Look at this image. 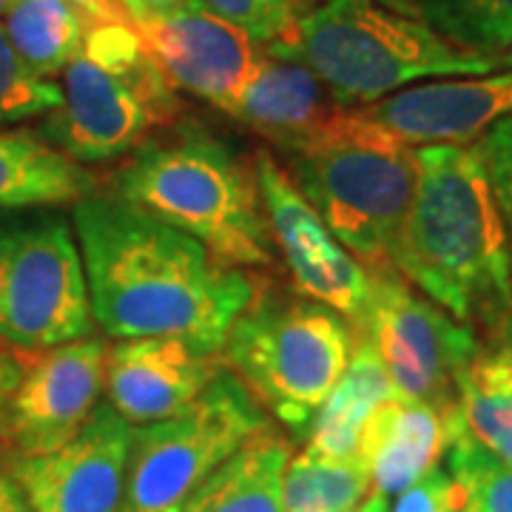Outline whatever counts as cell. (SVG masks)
<instances>
[{
  "label": "cell",
  "instance_id": "36",
  "mask_svg": "<svg viewBox=\"0 0 512 512\" xmlns=\"http://www.w3.org/2000/svg\"><path fill=\"white\" fill-rule=\"evenodd\" d=\"M498 345H504V348L512 350V316L504 322V328L498 330V339H495Z\"/></svg>",
  "mask_w": 512,
  "mask_h": 512
},
{
  "label": "cell",
  "instance_id": "21",
  "mask_svg": "<svg viewBox=\"0 0 512 512\" xmlns=\"http://www.w3.org/2000/svg\"><path fill=\"white\" fill-rule=\"evenodd\" d=\"M288 444L268 427L214 470L180 512H285L282 476Z\"/></svg>",
  "mask_w": 512,
  "mask_h": 512
},
{
  "label": "cell",
  "instance_id": "34",
  "mask_svg": "<svg viewBox=\"0 0 512 512\" xmlns=\"http://www.w3.org/2000/svg\"><path fill=\"white\" fill-rule=\"evenodd\" d=\"M0 512H35L18 478L0 467Z\"/></svg>",
  "mask_w": 512,
  "mask_h": 512
},
{
  "label": "cell",
  "instance_id": "26",
  "mask_svg": "<svg viewBox=\"0 0 512 512\" xmlns=\"http://www.w3.org/2000/svg\"><path fill=\"white\" fill-rule=\"evenodd\" d=\"M447 421V473L461 490V512H512V467L481 447L458 421L456 404Z\"/></svg>",
  "mask_w": 512,
  "mask_h": 512
},
{
  "label": "cell",
  "instance_id": "11",
  "mask_svg": "<svg viewBox=\"0 0 512 512\" xmlns=\"http://www.w3.org/2000/svg\"><path fill=\"white\" fill-rule=\"evenodd\" d=\"M251 168L259 185L274 248L282 251L296 291L328 305L330 311L356 325L365 308L373 276L330 234L316 208L305 200V194L296 188L285 165H279L271 151L265 148L256 151Z\"/></svg>",
  "mask_w": 512,
  "mask_h": 512
},
{
  "label": "cell",
  "instance_id": "28",
  "mask_svg": "<svg viewBox=\"0 0 512 512\" xmlns=\"http://www.w3.org/2000/svg\"><path fill=\"white\" fill-rule=\"evenodd\" d=\"M60 100V86L32 72L0 26V126L49 117L60 106Z\"/></svg>",
  "mask_w": 512,
  "mask_h": 512
},
{
  "label": "cell",
  "instance_id": "8",
  "mask_svg": "<svg viewBox=\"0 0 512 512\" xmlns=\"http://www.w3.org/2000/svg\"><path fill=\"white\" fill-rule=\"evenodd\" d=\"M262 430V404L222 367L177 416L134 430L117 512H180L202 481Z\"/></svg>",
  "mask_w": 512,
  "mask_h": 512
},
{
  "label": "cell",
  "instance_id": "25",
  "mask_svg": "<svg viewBox=\"0 0 512 512\" xmlns=\"http://www.w3.org/2000/svg\"><path fill=\"white\" fill-rule=\"evenodd\" d=\"M370 473L362 458H322L302 453L282 476L285 512H350L370 495Z\"/></svg>",
  "mask_w": 512,
  "mask_h": 512
},
{
  "label": "cell",
  "instance_id": "24",
  "mask_svg": "<svg viewBox=\"0 0 512 512\" xmlns=\"http://www.w3.org/2000/svg\"><path fill=\"white\" fill-rule=\"evenodd\" d=\"M458 49L498 57L512 46V0H379Z\"/></svg>",
  "mask_w": 512,
  "mask_h": 512
},
{
  "label": "cell",
  "instance_id": "6",
  "mask_svg": "<svg viewBox=\"0 0 512 512\" xmlns=\"http://www.w3.org/2000/svg\"><path fill=\"white\" fill-rule=\"evenodd\" d=\"M282 157L296 188L342 248L370 271H390L416 188L413 148L342 109L328 131Z\"/></svg>",
  "mask_w": 512,
  "mask_h": 512
},
{
  "label": "cell",
  "instance_id": "1",
  "mask_svg": "<svg viewBox=\"0 0 512 512\" xmlns=\"http://www.w3.org/2000/svg\"><path fill=\"white\" fill-rule=\"evenodd\" d=\"M94 322L114 339H180L220 356L256 282L200 239L114 191L74 202Z\"/></svg>",
  "mask_w": 512,
  "mask_h": 512
},
{
  "label": "cell",
  "instance_id": "22",
  "mask_svg": "<svg viewBox=\"0 0 512 512\" xmlns=\"http://www.w3.org/2000/svg\"><path fill=\"white\" fill-rule=\"evenodd\" d=\"M89 23L69 0H12L3 29L23 63L52 80L83 52Z\"/></svg>",
  "mask_w": 512,
  "mask_h": 512
},
{
  "label": "cell",
  "instance_id": "2",
  "mask_svg": "<svg viewBox=\"0 0 512 512\" xmlns=\"http://www.w3.org/2000/svg\"><path fill=\"white\" fill-rule=\"evenodd\" d=\"M416 188L393 268L467 328L493 333L512 316V262L493 185L476 146H419Z\"/></svg>",
  "mask_w": 512,
  "mask_h": 512
},
{
  "label": "cell",
  "instance_id": "39",
  "mask_svg": "<svg viewBox=\"0 0 512 512\" xmlns=\"http://www.w3.org/2000/svg\"><path fill=\"white\" fill-rule=\"evenodd\" d=\"M510 467H512V464H510Z\"/></svg>",
  "mask_w": 512,
  "mask_h": 512
},
{
  "label": "cell",
  "instance_id": "32",
  "mask_svg": "<svg viewBox=\"0 0 512 512\" xmlns=\"http://www.w3.org/2000/svg\"><path fill=\"white\" fill-rule=\"evenodd\" d=\"M92 23H131L123 0H69Z\"/></svg>",
  "mask_w": 512,
  "mask_h": 512
},
{
  "label": "cell",
  "instance_id": "9",
  "mask_svg": "<svg viewBox=\"0 0 512 512\" xmlns=\"http://www.w3.org/2000/svg\"><path fill=\"white\" fill-rule=\"evenodd\" d=\"M94 330L83 259L60 217L0 222V342L40 353Z\"/></svg>",
  "mask_w": 512,
  "mask_h": 512
},
{
  "label": "cell",
  "instance_id": "37",
  "mask_svg": "<svg viewBox=\"0 0 512 512\" xmlns=\"http://www.w3.org/2000/svg\"><path fill=\"white\" fill-rule=\"evenodd\" d=\"M501 69L512 72V46H510V52H504V55H501Z\"/></svg>",
  "mask_w": 512,
  "mask_h": 512
},
{
  "label": "cell",
  "instance_id": "31",
  "mask_svg": "<svg viewBox=\"0 0 512 512\" xmlns=\"http://www.w3.org/2000/svg\"><path fill=\"white\" fill-rule=\"evenodd\" d=\"M23 356L12 345L0 342V439H3V430H6V416H9V404L12 396L18 390L20 379H23Z\"/></svg>",
  "mask_w": 512,
  "mask_h": 512
},
{
  "label": "cell",
  "instance_id": "33",
  "mask_svg": "<svg viewBox=\"0 0 512 512\" xmlns=\"http://www.w3.org/2000/svg\"><path fill=\"white\" fill-rule=\"evenodd\" d=\"M183 3L185 0H123L128 18H131L134 26H137V23H146V20L163 18L168 12L180 9Z\"/></svg>",
  "mask_w": 512,
  "mask_h": 512
},
{
  "label": "cell",
  "instance_id": "13",
  "mask_svg": "<svg viewBox=\"0 0 512 512\" xmlns=\"http://www.w3.org/2000/svg\"><path fill=\"white\" fill-rule=\"evenodd\" d=\"M134 427L111 404L46 456L15 458L12 476L35 512H117L126 487Z\"/></svg>",
  "mask_w": 512,
  "mask_h": 512
},
{
  "label": "cell",
  "instance_id": "29",
  "mask_svg": "<svg viewBox=\"0 0 512 512\" xmlns=\"http://www.w3.org/2000/svg\"><path fill=\"white\" fill-rule=\"evenodd\" d=\"M476 151L493 185L495 205L504 222L512 262V117L495 123L487 134H481L476 140Z\"/></svg>",
  "mask_w": 512,
  "mask_h": 512
},
{
  "label": "cell",
  "instance_id": "10",
  "mask_svg": "<svg viewBox=\"0 0 512 512\" xmlns=\"http://www.w3.org/2000/svg\"><path fill=\"white\" fill-rule=\"evenodd\" d=\"M356 333L393 382L396 396L450 410L456 379L481 350L478 333L410 288L404 276L376 271Z\"/></svg>",
  "mask_w": 512,
  "mask_h": 512
},
{
  "label": "cell",
  "instance_id": "17",
  "mask_svg": "<svg viewBox=\"0 0 512 512\" xmlns=\"http://www.w3.org/2000/svg\"><path fill=\"white\" fill-rule=\"evenodd\" d=\"M225 114L288 154L328 131L342 106L302 60L262 52Z\"/></svg>",
  "mask_w": 512,
  "mask_h": 512
},
{
  "label": "cell",
  "instance_id": "15",
  "mask_svg": "<svg viewBox=\"0 0 512 512\" xmlns=\"http://www.w3.org/2000/svg\"><path fill=\"white\" fill-rule=\"evenodd\" d=\"M137 32L174 89L220 111L231 106L259 57L251 37L197 0H185L163 18L137 23Z\"/></svg>",
  "mask_w": 512,
  "mask_h": 512
},
{
  "label": "cell",
  "instance_id": "27",
  "mask_svg": "<svg viewBox=\"0 0 512 512\" xmlns=\"http://www.w3.org/2000/svg\"><path fill=\"white\" fill-rule=\"evenodd\" d=\"M211 15L242 29L262 49L291 46L299 20L319 0H197Z\"/></svg>",
  "mask_w": 512,
  "mask_h": 512
},
{
  "label": "cell",
  "instance_id": "7",
  "mask_svg": "<svg viewBox=\"0 0 512 512\" xmlns=\"http://www.w3.org/2000/svg\"><path fill=\"white\" fill-rule=\"evenodd\" d=\"M225 362L259 404L293 433H308L353 356V330L328 305L259 291L225 342Z\"/></svg>",
  "mask_w": 512,
  "mask_h": 512
},
{
  "label": "cell",
  "instance_id": "20",
  "mask_svg": "<svg viewBox=\"0 0 512 512\" xmlns=\"http://www.w3.org/2000/svg\"><path fill=\"white\" fill-rule=\"evenodd\" d=\"M390 396H396V390L382 359L365 339H359L345 373L333 384L313 419L305 453L322 458H359V441L367 419Z\"/></svg>",
  "mask_w": 512,
  "mask_h": 512
},
{
  "label": "cell",
  "instance_id": "12",
  "mask_svg": "<svg viewBox=\"0 0 512 512\" xmlns=\"http://www.w3.org/2000/svg\"><path fill=\"white\" fill-rule=\"evenodd\" d=\"M29 356L0 439L15 458L55 453L86 427L106 387L109 345L89 336Z\"/></svg>",
  "mask_w": 512,
  "mask_h": 512
},
{
  "label": "cell",
  "instance_id": "19",
  "mask_svg": "<svg viewBox=\"0 0 512 512\" xmlns=\"http://www.w3.org/2000/svg\"><path fill=\"white\" fill-rule=\"evenodd\" d=\"M97 183L32 131H0V211L83 200Z\"/></svg>",
  "mask_w": 512,
  "mask_h": 512
},
{
  "label": "cell",
  "instance_id": "5",
  "mask_svg": "<svg viewBox=\"0 0 512 512\" xmlns=\"http://www.w3.org/2000/svg\"><path fill=\"white\" fill-rule=\"evenodd\" d=\"M60 92V106L43 117V140L77 165L134 154L180 114L174 86L134 23H89Z\"/></svg>",
  "mask_w": 512,
  "mask_h": 512
},
{
  "label": "cell",
  "instance_id": "14",
  "mask_svg": "<svg viewBox=\"0 0 512 512\" xmlns=\"http://www.w3.org/2000/svg\"><path fill=\"white\" fill-rule=\"evenodd\" d=\"M353 114L404 146H467L512 117V72L441 77L382 97Z\"/></svg>",
  "mask_w": 512,
  "mask_h": 512
},
{
  "label": "cell",
  "instance_id": "3",
  "mask_svg": "<svg viewBox=\"0 0 512 512\" xmlns=\"http://www.w3.org/2000/svg\"><path fill=\"white\" fill-rule=\"evenodd\" d=\"M111 191L171 222L231 268L274 262L254 168L200 126L148 137L109 180Z\"/></svg>",
  "mask_w": 512,
  "mask_h": 512
},
{
  "label": "cell",
  "instance_id": "38",
  "mask_svg": "<svg viewBox=\"0 0 512 512\" xmlns=\"http://www.w3.org/2000/svg\"><path fill=\"white\" fill-rule=\"evenodd\" d=\"M9 6H12V0H0V15H6Z\"/></svg>",
  "mask_w": 512,
  "mask_h": 512
},
{
  "label": "cell",
  "instance_id": "23",
  "mask_svg": "<svg viewBox=\"0 0 512 512\" xmlns=\"http://www.w3.org/2000/svg\"><path fill=\"white\" fill-rule=\"evenodd\" d=\"M461 427L493 456L512 439V350L481 348L456 379Z\"/></svg>",
  "mask_w": 512,
  "mask_h": 512
},
{
  "label": "cell",
  "instance_id": "30",
  "mask_svg": "<svg viewBox=\"0 0 512 512\" xmlns=\"http://www.w3.org/2000/svg\"><path fill=\"white\" fill-rule=\"evenodd\" d=\"M461 504V490L453 476L441 467H433L399 495L393 512H461Z\"/></svg>",
  "mask_w": 512,
  "mask_h": 512
},
{
  "label": "cell",
  "instance_id": "35",
  "mask_svg": "<svg viewBox=\"0 0 512 512\" xmlns=\"http://www.w3.org/2000/svg\"><path fill=\"white\" fill-rule=\"evenodd\" d=\"M350 512H387V495L376 493V490H373V493L367 495L365 501H362L356 510H350Z\"/></svg>",
  "mask_w": 512,
  "mask_h": 512
},
{
  "label": "cell",
  "instance_id": "4",
  "mask_svg": "<svg viewBox=\"0 0 512 512\" xmlns=\"http://www.w3.org/2000/svg\"><path fill=\"white\" fill-rule=\"evenodd\" d=\"M265 52L302 60L342 109H362L421 80L501 69L498 57L458 49L379 0H319L291 46Z\"/></svg>",
  "mask_w": 512,
  "mask_h": 512
},
{
  "label": "cell",
  "instance_id": "18",
  "mask_svg": "<svg viewBox=\"0 0 512 512\" xmlns=\"http://www.w3.org/2000/svg\"><path fill=\"white\" fill-rule=\"evenodd\" d=\"M447 410L390 396L365 424L359 458L367 464L376 493L402 495L421 476L439 467L447 450Z\"/></svg>",
  "mask_w": 512,
  "mask_h": 512
},
{
  "label": "cell",
  "instance_id": "16",
  "mask_svg": "<svg viewBox=\"0 0 512 512\" xmlns=\"http://www.w3.org/2000/svg\"><path fill=\"white\" fill-rule=\"evenodd\" d=\"M220 356L180 339H123L106 356L111 407L128 424L171 419L222 373Z\"/></svg>",
  "mask_w": 512,
  "mask_h": 512
}]
</instances>
